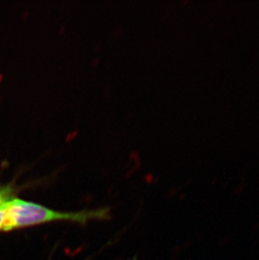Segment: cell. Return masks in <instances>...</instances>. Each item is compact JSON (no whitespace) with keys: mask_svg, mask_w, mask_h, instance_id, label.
Returning <instances> with one entry per match:
<instances>
[{"mask_svg":"<svg viewBox=\"0 0 259 260\" xmlns=\"http://www.w3.org/2000/svg\"><path fill=\"white\" fill-rule=\"evenodd\" d=\"M108 211H58L13 197L0 205V233L55 221L87 223L108 217Z\"/></svg>","mask_w":259,"mask_h":260,"instance_id":"cell-1","label":"cell"},{"mask_svg":"<svg viewBox=\"0 0 259 260\" xmlns=\"http://www.w3.org/2000/svg\"><path fill=\"white\" fill-rule=\"evenodd\" d=\"M13 197H15V189L11 184L0 185V205Z\"/></svg>","mask_w":259,"mask_h":260,"instance_id":"cell-2","label":"cell"}]
</instances>
